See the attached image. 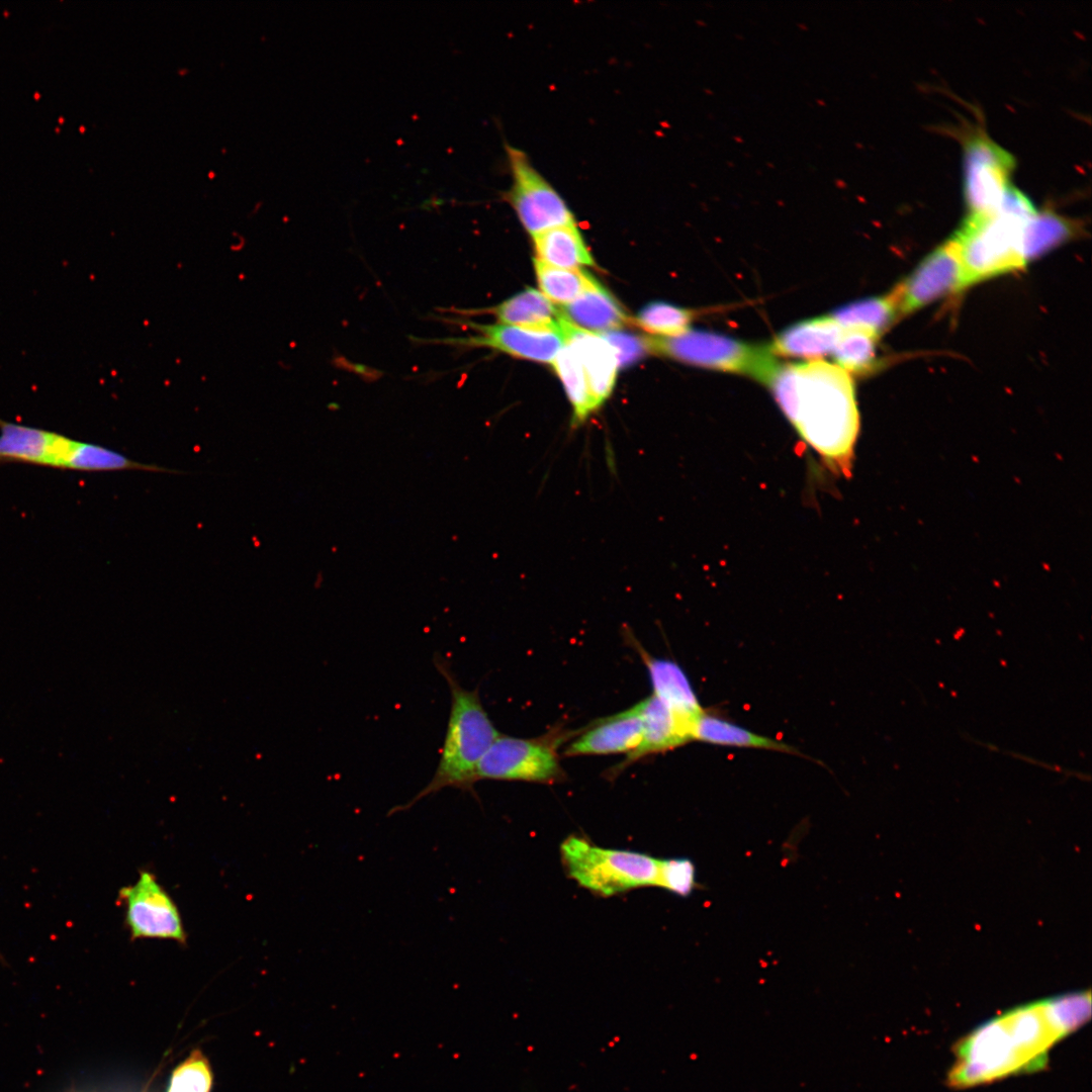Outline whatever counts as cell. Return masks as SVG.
I'll return each instance as SVG.
<instances>
[{
	"instance_id": "8",
	"label": "cell",
	"mask_w": 1092,
	"mask_h": 1092,
	"mask_svg": "<svg viewBox=\"0 0 1092 1092\" xmlns=\"http://www.w3.org/2000/svg\"><path fill=\"white\" fill-rule=\"evenodd\" d=\"M446 324L470 329L466 337L417 339L414 341L455 348H490L528 360L552 363L565 343L560 331L532 330L504 324L480 325L459 317L442 315Z\"/></svg>"
},
{
	"instance_id": "12",
	"label": "cell",
	"mask_w": 1092,
	"mask_h": 1092,
	"mask_svg": "<svg viewBox=\"0 0 1092 1092\" xmlns=\"http://www.w3.org/2000/svg\"><path fill=\"white\" fill-rule=\"evenodd\" d=\"M964 287L962 263L950 239L931 252L892 294L902 315Z\"/></svg>"
},
{
	"instance_id": "19",
	"label": "cell",
	"mask_w": 1092,
	"mask_h": 1092,
	"mask_svg": "<svg viewBox=\"0 0 1092 1092\" xmlns=\"http://www.w3.org/2000/svg\"><path fill=\"white\" fill-rule=\"evenodd\" d=\"M559 311L564 320L593 334L615 331L627 322L620 304L596 279L577 298L562 305Z\"/></svg>"
},
{
	"instance_id": "25",
	"label": "cell",
	"mask_w": 1092,
	"mask_h": 1092,
	"mask_svg": "<svg viewBox=\"0 0 1092 1092\" xmlns=\"http://www.w3.org/2000/svg\"><path fill=\"white\" fill-rule=\"evenodd\" d=\"M1075 225L1054 212H1036L1029 217L1023 229V254L1026 263L1068 240L1075 234Z\"/></svg>"
},
{
	"instance_id": "20",
	"label": "cell",
	"mask_w": 1092,
	"mask_h": 1092,
	"mask_svg": "<svg viewBox=\"0 0 1092 1092\" xmlns=\"http://www.w3.org/2000/svg\"><path fill=\"white\" fill-rule=\"evenodd\" d=\"M691 739L720 746L768 749L801 755L787 743L750 731L706 710L695 721Z\"/></svg>"
},
{
	"instance_id": "23",
	"label": "cell",
	"mask_w": 1092,
	"mask_h": 1092,
	"mask_svg": "<svg viewBox=\"0 0 1092 1092\" xmlns=\"http://www.w3.org/2000/svg\"><path fill=\"white\" fill-rule=\"evenodd\" d=\"M898 315L897 303L891 292L842 305L831 316L842 329H857L879 338Z\"/></svg>"
},
{
	"instance_id": "16",
	"label": "cell",
	"mask_w": 1092,
	"mask_h": 1092,
	"mask_svg": "<svg viewBox=\"0 0 1092 1092\" xmlns=\"http://www.w3.org/2000/svg\"><path fill=\"white\" fill-rule=\"evenodd\" d=\"M638 652L647 666L653 695L692 730L695 721L705 709L701 706L686 672L672 660L653 657L641 647Z\"/></svg>"
},
{
	"instance_id": "31",
	"label": "cell",
	"mask_w": 1092,
	"mask_h": 1092,
	"mask_svg": "<svg viewBox=\"0 0 1092 1092\" xmlns=\"http://www.w3.org/2000/svg\"><path fill=\"white\" fill-rule=\"evenodd\" d=\"M601 337L613 347L619 367L636 363L649 351L646 338L630 333L611 331L602 334Z\"/></svg>"
},
{
	"instance_id": "18",
	"label": "cell",
	"mask_w": 1092,
	"mask_h": 1092,
	"mask_svg": "<svg viewBox=\"0 0 1092 1092\" xmlns=\"http://www.w3.org/2000/svg\"><path fill=\"white\" fill-rule=\"evenodd\" d=\"M842 328L829 316H818L792 325L768 346L774 355L817 360L832 352Z\"/></svg>"
},
{
	"instance_id": "5",
	"label": "cell",
	"mask_w": 1092,
	"mask_h": 1092,
	"mask_svg": "<svg viewBox=\"0 0 1092 1092\" xmlns=\"http://www.w3.org/2000/svg\"><path fill=\"white\" fill-rule=\"evenodd\" d=\"M1028 218L1000 209L969 214L951 238L962 263L965 287L1026 265L1023 229Z\"/></svg>"
},
{
	"instance_id": "29",
	"label": "cell",
	"mask_w": 1092,
	"mask_h": 1092,
	"mask_svg": "<svg viewBox=\"0 0 1092 1092\" xmlns=\"http://www.w3.org/2000/svg\"><path fill=\"white\" fill-rule=\"evenodd\" d=\"M211 1083L209 1063L195 1050L174 1070L168 1092H209Z\"/></svg>"
},
{
	"instance_id": "1",
	"label": "cell",
	"mask_w": 1092,
	"mask_h": 1092,
	"mask_svg": "<svg viewBox=\"0 0 1092 1092\" xmlns=\"http://www.w3.org/2000/svg\"><path fill=\"white\" fill-rule=\"evenodd\" d=\"M1091 1014L1089 992L1012 1009L975 1028L954 1048L947 1083L967 1088L1042 1069L1050 1050Z\"/></svg>"
},
{
	"instance_id": "10",
	"label": "cell",
	"mask_w": 1092,
	"mask_h": 1092,
	"mask_svg": "<svg viewBox=\"0 0 1092 1092\" xmlns=\"http://www.w3.org/2000/svg\"><path fill=\"white\" fill-rule=\"evenodd\" d=\"M563 778L550 741L499 735L476 767V780L552 784Z\"/></svg>"
},
{
	"instance_id": "6",
	"label": "cell",
	"mask_w": 1092,
	"mask_h": 1092,
	"mask_svg": "<svg viewBox=\"0 0 1092 1092\" xmlns=\"http://www.w3.org/2000/svg\"><path fill=\"white\" fill-rule=\"evenodd\" d=\"M646 341L650 352L699 367L747 375L766 385L780 367L769 347L715 332L688 330L678 336Z\"/></svg>"
},
{
	"instance_id": "17",
	"label": "cell",
	"mask_w": 1092,
	"mask_h": 1092,
	"mask_svg": "<svg viewBox=\"0 0 1092 1092\" xmlns=\"http://www.w3.org/2000/svg\"><path fill=\"white\" fill-rule=\"evenodd\" d=\"M642 719V737L621 767L646 755L674 749L691 739V728L654 695L638 703Z\"/></svg>"
},
{
	"instance_id": "13",
	"label": "cell",
	"mask_w": 1092,
	"mask_h": 1092,
	"mask_svg": "<svg viewBox=\"0 0 1092 1092\" xmlns=\"http://www.w3.org/2000/svg\"><path fill=\"white\" fill-rule=\"evenodd\" d=\"M75 441L58 433L0 420V462L67 469Z\"/></svg>"
},
{
	"instance_id": "9",
	"label": "cell",
	"mask_w": 1092,
	"mask_h": 1092,
	"mask_svg": "<svg viewBox=\"0 0 1092 1092\" xmlns=\"http://www.w3.org/2000/svg\"><path fill=\"white\" fill-rule=\"evenodd\" d=\"M118 899L124 906L125 924L131 939H167L185 944L187 935L178 907L149 871L122 887Z\"/></svg>"
},
{
	"instance_id": "4",
	"label": "cell",
	"mask_w": 1092,
	"mask_h": 1092,
	"mask_svg": "<svg viewBox=\"0 0 1092 1092\" xmlns=\"http://www.w3.org/2000/svg\"><path fill=\"white\" fill-rule=\"evenodd\" d=\"M560 855L567 876L601 897L660 887L662 859L645 853L605 848L570 835L560 844Z\"/></svg>"
},
{
	"instance_id": "2",
	"label": "cell",
	"mask_w": 1092,
	"mask_h": 1092,
	"mask_svg": "<svg viewBox=\"0 0 1092 1092\" xmlns=\"http://www.w3.org/2000/svg\"><path fill=\"white\" fill-rule=\"evenodd\" d=\"M799 437L825 465L848 476L859 433V413L848 372L824 360L780 366L768 383Z\"/></svg>"
},
{
	"instance_id": "28",
	"label": "cell",
	"mask_w": 1092,
	"mask_h": 1092,
	"mask_svg": "<svg viewBox=\"0 0 1092 1092\" xmlns=\"http://www.w3.org/2000/svg\"><path fill=\"white\" fill-rule=\"evenodd\" d=\"M693 317L694 312L690 309L664 301H653L638 312L635 323L658 337H674L689 330Z\"/></svg>"
},
{
	"instance_id": "24",
	"label": "cell",
	"mask_w": 1092,
	"mask_h": 1092,
	"mask_svg": "<svg viewBox=\"0 0 1092 1092\" xmlns=\"http://www.w3.org/2000/svg\"><path fill=\"white\" fill-rule=\"evenodd\" d=\"M552 364L571 403L573 411L571 424L576 427L585 422L599 406L589 390L582 365L568 345H564Z\"/></svg>"
},
{
	"instance_id": "27",
	"label": "cell",
	"mask_w": 1092,
	"mask_h": 1092,
	"mask_svg": "<svg viewBox=\"0 0 1092 1092\" xmlns=\"http://www.w3.org/2000/svg\"><path fill=\"white\" fill-rule=\"evenodd\" d=\"M878 337L857 329H842L831 352L846 372L860 373L874 367Z\"/></svg>"
},
{
	"instance_id": "14",
	"label": "cell",
	"mask_w": 1092,
	"mask_h": 1092,
	"mask_svg": "<svg viewBox=\"0 0 1092 1092\" xmlns=\"http://www.w3.org/2000/svg\"><path fill=\"white\" fill-rule=\"evenodd\" d=\"M559 331L564 343L579 359L592 395L600 407L611 395L616 382L619 366L613 347L601 336L579 329L562 316Z\"/></svg>"
},
{
	"instance_id": "11",
	"label": "cell",
	"mask_w": 1092,
	"mask_h": 1092,
	"mask_svg": "<svg viewBox=\"0 0 1092 1092\" xmlns=\"http://www.w3.org/2000/svg\"><path fill=\"white\" fill-rule=\"evenodd\" d=\"M1014 159L983 133L972 135L964 147V194L970 214L995 212L1007 189Z\"/></svg>"
},
{
	"instance_id": "15",
	"label": "cell",
	"mask_w": 1092,
	"mask_h": 1092,
	"mask_svg": "<svg viewBox=\"0 0 1092 1092\" xmlns=\"http://www.w3.org/2000/svg\"><path fill=\"white\" fill-rule=\"evenodd\" d=\"M642 719L638 704L600 720L584 731L565 749L564 755L612 754L631 752L640 743Z\"/></svg>"
},
{
	"instance_id": "26",
	"label": "cell",
	"mask_w": 1092,
	"mask_h": 1092,
	"mask_svg": "<svg viewBox=\"0 0 1092 1092\" xmlns=\"http://www.w3.org/2000/svg\"><path fill=\"white\" fill-rule=\"evenodd\" d=\"M534 267L543 294L550 301L562 305L577 298L595 281L593 276L580 269L554 267L537 258L534 259Z\"/></svg>"
},
{
	"instance_id": "7",
	"label": "cell",
	"mask_w": 1092,
	"mask_h": 1092,
	"mask_svg": "<svg viewBox=\"0 0 1092 1092\" xmlns=\"http://www.w3.org/2000/svg\"><path fill=\"white\" fill-rule=\"evenodd\" d=\"M511 187L505 193L526 231L535 236L552 228L575 223L558 191L532 165L525 152L506 147Z\"/></svg>"
},
{
	"instance_id": "30",
	"label": "cell",
	"mask_w": 1092,
	"mask_h": 1092,
	"mask_svg": "<svg viewBox=\"0 0 1092 1092\" xmlns=\"http://www.w3.org/2000/svg\"><path fill=\"white\" fill-rule=\"evenodd\" d=\"M660 888L681 897L697 888L696 867L689 858L662 859Z\"/></svg>"
},
{
	"instance_id": "3",
	"label": "cell",
	"mask_w": 1092,
	"mask_h": 1092,
	"mask_svg": "<svg viewBox=\"0 0 1092 1092\" xmlns=\"http://www.w3.org/2000/svg\"><path fill=\"white\" fill-rule=\"evenodd\" d=\"M437 670L446 679L451 708L447 731L436 771L428 785L406 804L398 805L388 815L408 810L417 802L444 788L473 791L476 767L485 752L499 736L482 707L478 691L464 689L449 663L440 655L434 656Z\"/></svg>"
},
{
	"instance_id": "22",
	"label": "cell",
	"mask_w": 1092,
	"mask_h": 1092,
	"mask_svg": "<svg viewBox=\"0 0 1092 1092\" xmlns=\"http://www.w3.org/2000/svg\"><path fill=\"white\" fill-rule=\"evenodd\" d=\"M533 241L537 259L548 265L569 270L594 265L575 223L544 231L533 236Z\"/></svg>"
},
{
	"instance_id": "21",
	"label": "cell",
	"mask_w": 1092,
	"mask_h": 1092,
	"mask_svg": "<svg viewBox=\"0 0 1092 1092\" xmlns=\"http://www.w3.org/2000/svg\"><path fill=\"white\" fill-rule=\"evenodd\" d=\"M487 311L499 324L532 330L559 331L560 311L541 292L527 288Z\"/></svg>"
}]
</instances>
